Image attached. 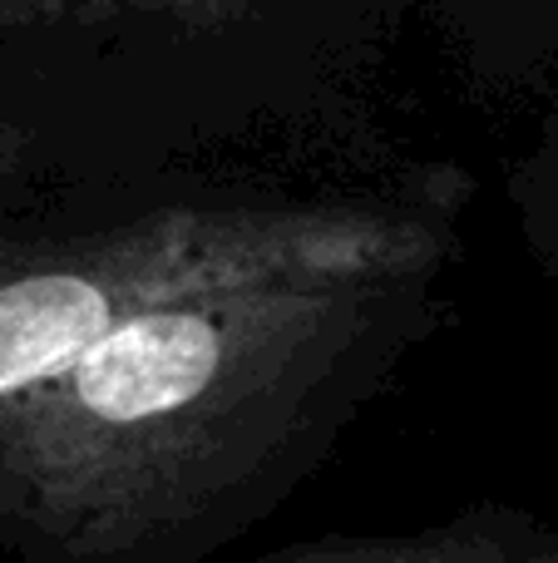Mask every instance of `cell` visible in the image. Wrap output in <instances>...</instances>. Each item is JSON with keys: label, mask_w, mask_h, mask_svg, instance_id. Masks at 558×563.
<instances>
[{"label": "cell", "mask_w": 558, "mask_h": 563, "mask_svg": "<svg viewBox=\"0 0 558 563\" xmlns=\"http://www.w3.org/2000/svg\"><path fill=\"white\" fill-rule=\"evenodd\" d=\"M455 208L371 243L198 282L0 400L20 563H193L287 499L435 317Z\"/></svg>", "instance_id": "cell-1"}, {"label": "cell", "mask_w": 558, "mask_h": 563, "mask_svg": "<svg viewBox=\"0 0 558 563\" xmlns=\"http://www.w3.org/2000/svg\"><path fill=\"white\" fill-rule=\"evenodd\" d=\"M425 198L168 203L109 228L0 247V400L89 351L134 311L223 282L371 243Z\"/></svg>", "instance_id": "cell-2"}, {"label": "cell", "mask_w": 558, "mask_h": 563, "mask_svg": "<svg viewBox=\"0 0 558 563\" xmlns=\"http://www.w3.org/2000/svg\"><path fill=\"white\" fill-rule=\"evenodd\" d=\"M247 563H558V525L504 505H480L421 529L302 539Z\"/></svg>", "instance_id": "cell-3"}, {"label": "cell", "mask_w": 558, "mask_h": 563, "mask_svg": "<svg viewBox=\"0 0 558 563\" xmlns=\"http://www.w3.org/2000/svg\"><path fill=\"white\" fill-rule=\"evenodd\" d=\"M59 5H79V0H0V15H30V10H59ZM124 10H148V15L178 20V25H223L237 20L253 0H114Z\"/></svg>", "instance_id": "cell-4"}]
</instances>
